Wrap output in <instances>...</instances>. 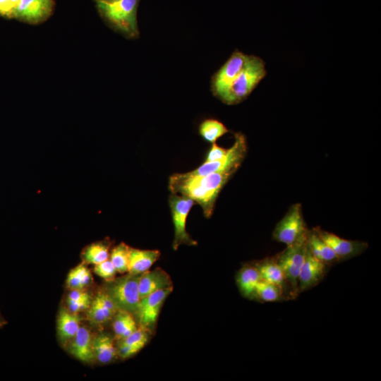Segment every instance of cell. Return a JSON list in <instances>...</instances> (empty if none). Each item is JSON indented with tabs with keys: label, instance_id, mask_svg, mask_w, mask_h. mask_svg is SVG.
Segmentation results:
<instances>
[{
	"label": "cell",
	"instance_id": "44dd1931",
	"mask_svg": "<svg viewBox=\"0 0 381 381\" xmlns=\"http://www.w3.org/2000/svg\"><path fill=\"white\" fill-rule=\"evenodd\" d=\"M80 318L78 313L61 309L57 318V332L63 341L72 339L80 328Z\"/></svg>",
	"mask_w": 381,
	"mask_h": 381
},
{
	"label": "cell",
	"instance_id": "4fadbf2b",
	"mask_svg": "<svg viewBox=\"0 0 381 381\" xmlns=\"http://www.w3.org/2000/svg\"><path fill=\"white\" fill-rule=\"evenodd\" d=\"M329 266L316 259L307 250L298 281V290L301 294L318 285L327 273Z\"/></svg>",
	"mask_w": 381,
	"mask_h": 381
},
{
	"label": "cell",
	"instance_id": "8d00e7d4",
	"mask_svg": "<svg viewBox=\"0 0 381 381\" xmlns=\"http://www.w3.org/2000/svg\"><path fill=\"white\" fill-rule=\"evenodd\" d=\"M96 2L97 1H105V2H112V1H114L116 0H95Z\"/></svg>",
	"mask_w": 381,
	"mask_h": 381
},
{
	"label": "cell",
	"instance_id": "d590c367",
	"mask_svg": "<svg viewBox=\"0 0 381 381\" xmlns=\"http://www.w3.org/2000/svg\"><path fill=\"white\" fill-rule=\"evenodd\" d=\"M19 1H20V0H11V8H12V12L14 10V8L17 6Z\"/></svg>",
	"mask_w": 381,
	"mask_h": 381
},
{
	"label": "cell",
	"instance_id": "f1b7e54d",
	"mask_svg": "<svg viewBox=\"0 0 381 381\" xmlns=\"http://www.w3.org/2000/svg\"><path fill=\"white\" fill-rule=\"evenodd\" d=\"M149 334L147 331L140 327L126 338L121 339V341L140 351L147 344Z\"/></svg>",
	"mask_w": 381,
	"mask_h": 381
},
{
	"label": "cell",
	"instance_id": "d6a6232c",
	"mask_svg": "<svg viewBox=\"0 0 381 381\" xmlns=\"http://www.w3.org/2000/svg\"><path fill=\"white\" fill-rule=\"evenodd\" d=\"M90 301H73L67 300L68 310L74 313H78L89 308Z\"/></svg>",
	"mask_w": 381,
	"mask_h": 381
},
{
	"label": "cell",
	"instance_id": "52a82bcc",
	"mask_svg": "<svg viewBox=\"0 0 381 381\" xmlns=\"http://www.w3.org/2000/svg\"><path fill=\"white\" fill-rule=\"evenodd\" d=\"M194 204L193 200L186 196L172 193L169 197L174 230L172 247L175 250L181 245H197V241L186 231L187 217Z\"/></svg>",
	"mask_w": 381,
	"mask_h": 381
},
{
	"label": "cell",
	"instance_id": "2e32d148",
	"mask_svg": "<svg viewBox=\"0 0 381 381\" xmlns=\"http://www.w3.org/2000/svg\"><path fill=\"white\" fill-rule=\"evenodd\" d=\"M255 265L259 272L261 280L278 286L282 290L287 299L289 296L292 298L284 274L275 256L265 259Z\"/></svg>",
	"mask_w": 381,
	"mask_h": 381
},
{
	"label": "cell",
	"instance_id": "6da1fadb",
	"mask_svg": "<svg viewBox=\"0 0 381 381\" xmlns=\"http://www.w3.org/2000/svg\"><path fill=\"white\" fill-rule=\"evenodd\" d=\"M232 175L231 173L174 174L169 179V189L171 193L188 197L200 205L204 215L209 218L221 190Z\"/></svg>",
	"mask_w": 381,
	"mask_h": 381
},
{
	"label": "cell",
	"instance_id": "d4e9b609",
	"mask_svg": "<svg viewBox=\"0 0 381 381\" xmlns=\"http://www.w3.org/2000/svg\"><path fill=\"white\" fill-rule=\"evenodd\" d=\"M254 298L262 302H277L287 299L280 288L262 280L256 286Z\"/></svg>",
	"mask_w": 381,
	"mask_h": 381
},
{
	"label": "cell",
	"instance_id": "8992f818",
	"mask_svg": "<svg viewBox=\"0 0 381 381\" xmlns=\"http://www.w3.org/2000/svg\"><path fill=\"white\" fill-rule=\"evenodd\" d=\"M247 152V144L244 135L235 134V141L221 159L205 162L195 169L189 171L193 174L206 175L212 173L234 174L241 166Z\"/></svg>",
	"mask_w": 381,
	"mask_h": 381
},
{
	"label": "cell",
	"instance_id": "3957f363",
	"mask_svg": "<svg viewBox=\"0 0 381 381\" xmlns=\"http://www.w3.org/2000/svg\"><path fill=\"white\" fill-rule=\"evenodd\" d=\"M266 75L264 61L258 56H248L242 71L219 98L226 104H236L252 92Z\"/></svg>",
	"mask_w": 381,
	"mask_h": 381
},
{
	"label": "cell",
	"instance_id": "277c9868",
	"mask_svg": "<svg viewBox=\"0 0 381 381\" xmlns=\"http://www.w3.org/2000/svg\"><path fill=\"white\" fill-rule=\"evenodd\" d=\"M308 231L294 243L286 246L282 252L275 256L283 271L292 298L299 294L298 276L308 250Z\"/></svg>",
	"mask_w": 381,
	"mask_h": 381
},
{
	"label": "cell",
	"instance_id": "1f68e13d",
	"mask_svg": "<svg viewBox=\"0 0 381 381\" xmlns=\"http://www.w3.org/2000/svg\"><path fill=\"white\" fill-rule=\"evenodd\" d=\"M116 350L118 355L121 358H128L140 351V350H138V349L124 344L121 341L119 343L118 349Z\"/></svg>",
	"mask_w": 381,
	"mask_h": 381
},
{
	"label": "cell",
	"instance_id": "e0dca14e",
	"mask_svg": "<svg viewBox=\"0 0 381 381\" xmlns=\"http://www.w3.org/2000/svg\"><path fill=\"white\" fill-rule=\"evenodd\" d=\"M158 250H141L129 247L128 272L140 274L147 270L160 257Z\"/></svg>",
	"mask_w": 381,
	"mask_h": 381
},
{
	"label": "cell",
	"instance_id": "7a4b0ae2",
	"mask_svg": "<svg viewBox=\"0 0 381 381\" xmlns=\"http://www.w3.org/2000/svg\"><path fill=\"white\" fill-rule=\"evenodd\" d=\"M96 3L101 16L114 29L129 38L138 37L137 11L139 0Z\"/></svg>",
	"mask_w": 381,
	"mask_h": 381
},
{
	"label": "cell",
	"instance_id": "4316f807",
	"mask_svg": "<svg viewBox=\"0 0 381 381\" xmlns=\"http://www.w3.org/2000/svg\"><path fill=\"white\" fill-rule=\"evenodd\" d=\"M92 274L87 267L80 264L72 269L66 279V284L71 289H83L92 282Z\"/></svg>",
	"mask_w": 381,
	"mask_h": 381
},
{
	"label": "cell",
	"instance_id": "7c38bea8",
	"mask_svg": "<svg viewBox=\"0 0 381 381\" xmlns=\"http://www.w3.org/2000/svg\"><path fill=\"white\" fill-rule=\"evenodd\" d=\"M54 0H20L11 17L30 23H39L52 14Z\"/></svg>",
	"mask_w": 381,
	"mask_h": 381
},
{
	"label": "cell",
	"instance_id": "5b68a950",
	"mask_svg": "<svg viewBox=\"0 0 381 381\" xmlns=\"http://www.w3.org/2000/svg\"><path fill=\"white\" fill-rule=\"evenodd\" d=\"M140 274L128 273L109 280L104 291L111 298L118 310H124L135 315L140 302L138 279Z\"/></svg>",
	"mask_w": 381,
	"mask_h": 381
},
{
	"label": "cell",
	"instance_id": "ac0fdd59",
	"mask_svg": "<svg viewBox=\"0 0 381 381\" xmlns=\"http://www.w3.org/2000/svg\"><path fill=\"white\" fill-rule=\"evenodd\" d=\"M91 333L85 327H80L72 339L69 351L78 360L88 363L94 358Z\"/></svg>",
	"mask_w": 381,
	"mask_h": 381
},
{
	"label": "cell",
	"instance_id": "83f0119b",
	"mask_svg": "<svg viewBox=\"0 0 381 381\" xmlns=\"http://www.w3.org/2000/svg\"><path fill=\"white\" fill-rule=\"evenodd\" d=\"M129 246L121 243L110 253V260L119 273L128 272Z\"/></svg>",
	"mask_w": 381,
	"mask_h": 381
},
{
	"label": "cell",
	"instance_id": "4dcf8cb0",
	"mask_svg": "<svg viewBox=\"0 0 381 381\" xmlns=\"http://www.w3.org/2000/svg\"><path fill=\"white\" fill-rule=\"evenodd\" d=\"M227 151L228 149L222 147L214 143L206 155L205 162L218 160L223 157L226 154Z\"/></svg>",
	"mask_w": 381,
	"mask_h": 381
},
{
	"label": "cell",
	"instance_id": "ffe728a7",
	"mask_svg": "<svg viewBox=\"0 0 381 381\" xmlns=\"http://www.w3.org/2000/svg\"><path fill=\"white\" fill-rule=\"evenodd\" d=\"M308 248L316 259L328 266L341 261L330 246L313 229L308 231Z\"/></svg>",
	"mask_w": 381,
	"mask_h": 381
},
{
	"label": "cell",
	"instance_id": "603a6c76",
	"mask_svg": "<svg viewBox=\"0 0 381 381\" xmlns=\"http://www.w3.org/2000/svg\"><path fill=\"white\" fill-rule=\"evenodd\" d=\"M113 329L119 339H123L138 329L134 315L124 310H118L114 316Z\"/></svg>",
	"mask_w": 381,
	"mask_h": 381
},
{
	"label": "cell",
	"instance_id": "9c48e42d",
	"mask_svg": "<svg viewBox=\"0 0 381 381\" xmlns=\"http://www.w3.org/2000/svg\"><path fill=\"white\" fill-rule=\"evenodd\" d=\"M173 288L160 289L140 298L135 313L140 328L150 334L155 330L160 310Z\"/></svg>",
	"mask_w": 381,
	"mask_h": 381
},
{
	"label": "cell",
	"instance_id": "836d02e7",
	"mask_svg": "<svg viewBox=\"0 0 381 381\" xmlns=\"http://www.w3.org/2000/svg\"><path fill=\"white\" fill-rule=\"evenodd\" d=\"M67 300L73 301H90V296L88 293L83 289H72L68 294Z\"/></svg>",
	"mask_w": 381,
	"mask_h": 381
},
{
	"label": "cell",
	"instance_id": "9a60e30c",
	"mask_svg": "<svg viewBox=\"0 0 381 381\" xmlns=\"http://www.w3.org/2000/svg\"><path fill=\"white\" fill-rule=\"evenodd\" d=\"M171 286L173 284L169 275L161 268L147 270L140 274L138 279L140 298Z\"/></svg>",
	"mask_w": 381,
	"mask_h": 381
},
{
	"label": "cell",
	"instance_id": "7402d4cb",
	"mask_svg": "<svg viewBox=\"0 0 381 381\" xmlns=\"http://www.w3.org/2000/svg\"><path fill=\"white\" fill-rule=\"evenodd\" d=\"M92 349L95 358L103 364L111 362L117 353L112 337L106 333L99 334L93 338Z\"/></svg>",
	"mask_w": 381,
	"mask_h": 381
},
{
	"label": "cell",
	"instance_id": "30bf717a",
	"mask_svg": "<svg viewBox=\"0 0 381 381\" xmlns=\"http://www.w3.org/2000/svg\"><path fill=\"white\" fill-rule=\"evenodd\" d=\"M248 58V55L236 51L214 75L211 82L212 91L219 99L242 71Z\"/></svg>",
	"mask_w": 381,
	"mask_h": 381
},
{
	"label": "cell",
	"instance_id": "cb8c5ba5",
	"mask_svg": "<svg viewBox=\"0 0 381 381\" xmlns=\"http://www.w3.org/2000/svg\"><path fill=\"white\" fill-rule=\"evenodd\" d=\"M229 132L227 128L219 121L208 119L203 121L199 126V133L202 138L211 143Z\"/></svg>",
	"mask_w": 381,
	"mask_h": 381
},
{
	"label": "cell",
	"instance_id": "5bb4252c",
	"mask_svg": "<svg viewBox=\"0 0 381 381\" xmlns=\"http://www.w3.org/2000/svg\"><path fill=\"white\" fill-rule=\"evenodd\" d=\"M118 311L114 303L104 290L99 291L88 308L89 321L102 325L112 319Z\"/></svg>",
	"mask_w": 381,
	"mask_h": 381
},
{
	"label": "cell",
	"instance_id": "e575fe53",
	"mask_svg": "<svg viewBox=\"0 0 381 381\" xmlns=\"http://www.w3.org/2000/svg\"><path fill=\"white\" fill-rule=\"evenodd\" d=\"M11 0H0V13L11 17Z\"/></svg>",
	"mask_w": 381,
	"mask_h": 381
},
{
	"label": "cell",
	"instance_id": "ba28073f",
	"mask_svg": "<svg viewBox=\"0 0 381 381\" xmlns=\"http://www.w3.org/2000/svg\"><path fill=\"white\" fill-rule=\"evenodd\" d=\"M308 231L301 205L296 203L289 207L283 218L276 224L272 237L276 241L289 246L296 242Z\"/></svg>",
	"mask_w": 381,
	"mask_h": 381
},
{
	"label": "cell",
	"instance_id": "d6986e66",
	"mask_svg": "<svg viewBox=\"0 0 381 381\" xmlns=\"http://www.w3.org/2000/svg\"><path fill=\"white\" fill-rule=\"evenodd\" d=\"M260 280L259 272L255 264L243 266L236 277L240 293L247 298H254L256 286Z\"/></svg>",
	"mask_w": 381,
	"mask_h": 381
},
{
	"label": "cell",
	"instance_id": "f546056e",
	"mask_svg": "<svg viewBox=\"0 0 381 381\" xmlns=\"http://www.w3.org/2000/svg\"><path fill=\"white\" fill-rule=\"evenodd\" d=\"M94 272L100 277L108 281L113 279L117 272L114 265L109 259L95 265Z\"/></svg>",
	"mask_w": 381,
	"mask_h": 381
},
{
	"label": "cell",
	"instance_id": "484cf974",
	"mask_svg": "<svg viewBox=\"0 0 381 381\" xmlns=\"http://www.w3.org/2000/svg\"><path fill=\"white\" fill-rule=\"evenodd\" d=\"M109 245L107 241L93 243L86 247L83 252L85 262L97 265L109 259Z\"/></svg>",
	"mask_w": 381,
	"mask_h": 381
},
{
	"label": "cell",
	"instance_id": "74e56055",
	"mask_svg": "<svg viewBox=\"0 0 381 381\" xmlns=\"http://www.w3.org/2000/svg\"><path fill=\"white\" fill-rule=\"evenodd\" d=\"M4 323V321L2 319L1 315H0V327H1Z\"/></svg>",
	"mask_w": 381,
	"mask_h": 381
},
{
	"label": "cell",
	"instance_id": "8fae6325",
	"mask_svg": "<svg viewBox=\"0 0 381 381\" xmlns=\"http://www.w3.org/2000/svg\"><path fill=\"white\" fill-rule=\"evenodd\" d=\"M313 230L330 246L341 261L358 256L368 248L366 242L344 239L320 227Z\"/></svg>",
	"mask_w": 381,
	"mask_h": 381
}]
</instances>
